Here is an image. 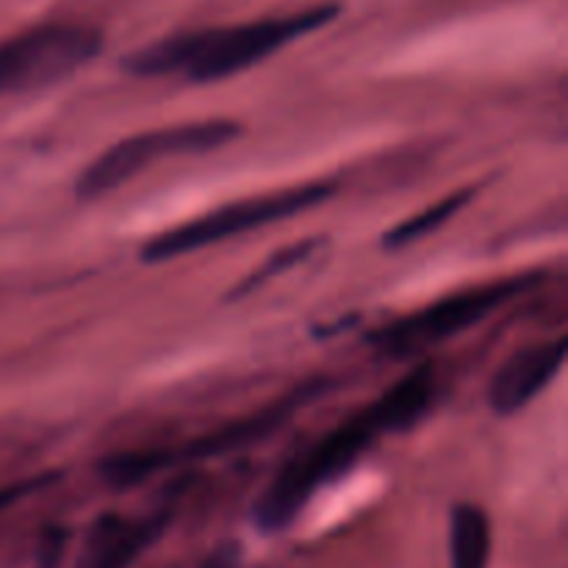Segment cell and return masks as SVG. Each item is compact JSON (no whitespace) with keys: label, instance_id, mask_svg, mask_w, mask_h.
Wrapping results in <instances>:
<instances>
[{"label":"cell","instance_id":"cell-12","mask_svg":"<svg viewBox=\"0 0 568 568\" xmlns=\"http://www.w3.org/2000/svg\"><path fill=\"white\" fill-rule=\"evenodd\" d=\"M471 197H475V189H460V192H453V194H447V197L438 200V203L427 205L425 211L408 216V220H403L399 225H394L392 231L383 233V247L399 250V247H408V244L419 242V239L430 236L433 231H438V227L447 225V222L453 220L458 211H464L466 205H469Z\"/></svg>","mask_w":568,"mask_h":568},{"label":"cell","instance_id":"cell-7","mask_svg":"<svg viewBox=\"0 0 568 568\" xmlns=\"http://www.w3.org/2000/svg\"><path fill=\"white\" fill-rule=\"evenodd\" d=\"M566 361V336L521 347L494 372L488 405L497 416H514L532 403L558 377Z\"/></svg>","mask_w":568,"mask_h":568},{"label":"cell","instance_id":"cell-13","mask_svg":"<svg viewBox=\"0 0 568 568\" xmlns=\"http://www.w3.org/2000/svg\"><path fill=\"white\" fill-rule=\"evenodd\" d=\"M314 247H316V242H303V244H294V247L283 250V253L272 255V258L266 261V264L261 266V270H255L253 275H250L247 281L242 283V286L233 288L231 300H233V297H244V294H247V292H253V288H258V283L270 281V277H275L277 272H283V270H288V266H294V264H300V261H305V258H308L311 250H314Z\"/></svg>","mask_w":568,"mask_h":568},{"label":"cell","instance_id":"cell-8","mask_svg":"<svg viewBox=\"0 0 568 568\" xmlns=\"http://www.w3.org/2000/svg\"><path fill=\"white\" fill-rule=\"evenodd\" d=\"M325 388V381L305 383L303 388H297L294 394H286V397L277 399L275 405H266L258 414L244 416V419L231 422V425L216 427L214 433H209V436L203 438H194V442L189 444V447H183L181 453H170L172 460H205L216 458V455L239 453V449H247L253 447V444H261L264 438H270L272 433L281 430L283 425H288L292 416L297 414L305 403L320 397Z\"/></svg>","mask_w":568,"mask_h":568},{"label":"cell","instance_id":"cell-10","mask_svg":"<svg viewBox=\"0 0 568 568\" xmlns=\"http://www.w3.org/2000/svg\"><path fill=\"white\" fill-rule=\"evenodd\" d=\"M436 394V375L430 364H419L399 377L392 388L381 394L377 403H372L369 416L375 422L377 433H405L419 425L422 416H427Z\"/></svg>","mask_w":568,"mask_h":568},{"label":"cell","instance_id":"cell-1","mask_svg":"<svg viewBox=\"0 0 568 568\" xmlns=\"http://www.w3.org/2000/svg\"><path fill=\"white\" fill-rule=\"evenodd\" d=\"M338 17V6H316L288 17L239 22V26L197 28L155 39L133 50L120 67L139 78L183 75L192 83H214L250 70L305 33L320 31Z\"/></svg>","mask_w":568,"mask_h":568},{"label":"cell","instance_id":"cell-5","mask_svg":"<svg viewBox=\"0 0 568 568\" xmlns=\"http://www.w3.org/2000/svg\"><path fill=\"white\" fill-rule=\"evenodd\" d=\"M103 48L98 28L50 22L0 42V98L55 87L75 75Z\"/></svg>","mask_w":568,"mask_h":568},{"label":"cell","instance_id":"cell-16","mask_svg":"<svg viewBox=\"0 0 568 568\" xmlns=\"http://www.w3.org/2000/svg\"><path fill=\"white\" fill-rule=\"evenodd\" d=\"M59 555H61V541H59V544H53V547H50L48 552H44V558H42V568H53L55 558H59Z\"/></svg>","mask_w":568,"mask_h":568},{"label":"cell","instance_id":"cell-15","mask_svg":"<svg viewBox=\"0 0 568 568\" xmlns=\"http://www.w3.org/2000/svg\"><path fill=\"white\" fill-rule=\"evenodd\" d=\"M39 486H42V480L22 483V486H14V488H9V491H0V505L11 503V499H17V497H26V494H31L33 488H39Z\"/></svg>","mask_w":568,"mask_h":568},{"label":"cell","instance_id":"cell-3","mask_svg":"<svg viewBox=\"0 0 568 568\" xmlns=\"http://www.w3.org/2000/svg\"><path fill=\"white\" fill-rule=\"evenodd\" d=\"M377 436L381 433H377L369 410H361L358 416L320 438L314 447L288 460L255 503V525L266 532L286 530L297 519L300 510L308 505V499L325 483L336 480L344 471L353 469L355 460L372 447Z\"/></svg>","mask_w":568,"mask_h":568},{"label":"cell","instance_id":"cell-14","mask_svg":"<svg viewBox=\"0 0 568 568\" xmlns=\"http://www.w3.org/2000/svg\"><path fill=\"white\" fill-rule=\"evenodd\" d=\"M239 566H242V549H239V544L225 541L216 549H211V555L203 560V566L200 568H239Z\"/></svg>","mask_w":568,"mask_h":568},{"label":"cell","instance_id":"cell-6","mask_svg":"<svg viewBox=\"0 0 568 568\" xmlns=\"http://www.w3.org/2000/svg\"><path fill=\"white\" fill-rule=\"evenodd\" d=\"M538 277H508V281H494L486 286L464 288L438 303L425 305L422 311H414L408 316H399L392 325L381 327L369 336L375 347H381L386 355H414L419 349L442 344L458 333L469 331L477 322L488 320L494 311L503 308L505 303L519 297L521 292L530 288V283Z\"/></svg>","mask_w":568,"mask_h":568},{"label":"cell","instance_id":"cell-11","mask_svg":"<svg viewBox=\"0 0 568 568\" xmlns=\"http://www.w3.org/2000/svg\"><path fill=\"white\" fill-rule=\"evenodd\" d=\"M491 521L480 505L460 503L449 510V568H488Z\"/></svg>","mask_w":568,"mask_h":568},{"label":"cell","instance_id":"cell-2","mask_svg":"<svg viewBox=\"0 0 568 568\" xmlns=\"http://www.w3.org/2000/svg\"><path fill=\"white\" fill-rule=\"evenodd\" d=\"M333 194H336V183L314 181L303 183V186L281 189V192L255 194V197L225 203L220 209L209 211V214L194 216L183 225H175L170 231L159 233V236L148 239L139 250V258H142V264H164V261L197 253V250L220 244L231 236H242V233L255 231V227L275 225V222L288 220V216L303 214V211L327 203Z\"/></svg>","mask_w":568,"mask_h":568},{"label":"cell","instance_id":"cell-4","mask_svg":"<svg viewBox=\"0 0 568 568\" xmlns=\"http://www.w3.org/2000/svg\"><path fill=\"white\" fill-rule=\"evenodd\" d=\"M242 136V125L233 120H200L183 125L142 131L111 144L75 181L78 200H98L133 181L142 170L175 155H203L225 148Z\"/></svg>","mask_w":568,"mask_h":568},{"label":"cell","instance_id":"cell-9","mask_svg":"<svg viewBox=\"0 0 568 568\" xmlns=\"http://www.w3.org/2000/svg\"><path fill=\"white\" fill-rule=\"evenodd\" d=\"M170 525V508L150 514L144 519L125 516H100L89 530L78 568H128L148 547L159 541Z\"/></svg>","mask_w":568,"mask_h":568}]
</instances>
